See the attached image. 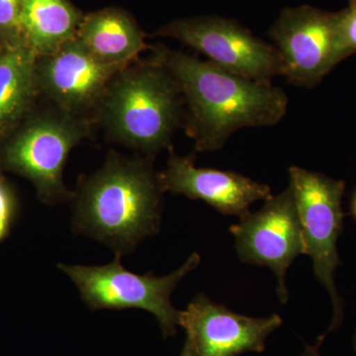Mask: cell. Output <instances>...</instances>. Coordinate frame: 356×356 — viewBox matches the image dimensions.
Segmentation results:
<instances>
[{
  "instance_id": "6da1fadb",
  "label": "cell",
  "mask_w": 356,
  "mask_h": 356,
  "mask_svg": "<svg viewBox=\"0 0 356 356\" xmlns=\"http://www.w3.org/2000/svg\"><path fill=\"white\" fill-rule=\"evenodd\" d=\"M149 50L179 86L184 128L199 153L219 151L236 131L270 127L287 113L286 92L273 83L232 74L161 43L149 46Z\"/></svg>"
},
{
  "instance_id": "7a4b0ae2",
  "label": "cell",
  "mask_w": 356,
  "mask_h": 356,
  "mask_svg": "<svg viewBox=\"0 0 356 356\" xmlns=\"http://www.w3.org/2000/svg\"><path fill=\"white\" fill-rule=\"evenodd\" d=\"M154 159L111 151L99 170L79 179L72 201V231L131 254L159 231L165 193Z\"/></svg>"
},
{
  "instance_id": "3957f363",
  "label": "cell",
  "mask_w": 356,
  "mask_h": 356,
  "mask_svg": "<svg viewBox=\"0 0 356 356\" xmlns=\"http://www.w3.org/2000/svg\"><path fill=\"white\" fill-rule=\"evenodd\" d=\"M184 120L179 86L153 55L114 76L95 115L110 140L151 159L172 149Z\"/></svg>"
},
{
  "instance_id": "277c9868",
  "label": "cell",
  "mask_w": 356,
  "mask_h": 356,
  "mask_svg": "<svg viewBox=\"0 0 356 356\" xmlns=\"http://www.w3.org/2000/svg\"><path fill=\"white\" fill-rule=\"evenodd\" d=\"M92 119L51 108L37 115L7 140L2 163L36 187L48 205L72 201L74 191L64 181V170L72 149L88 137Z\"/></svg>"
},
{
  "instance_id": "5b68a950",
  "label": "cell",
  "mask_w": 356,
  "mask_h": 356,
  "mask_svg": "<svg viewBox=\"0 0 356 356\" xmlns=\"http://www.w3.org/2000/svg\"><path fill=\"white\" fill-rule=\"evenodd\" d=\"M120 255L106 266L58 264L76 285L84 303L92 310L140 309L153 314L165 337L177 334L179 311L170 301L178 283L197 268L200 255L192 254L184 266L168 275L136 274L122 266Z\"/></svg>"
},
{
  "instance_id": "8992f818",
  "label": "cell",
  "mask_w": 356,
  "mask_h": 356,
  "mask_svg": "<svg viewBox=\"0 0 356 356\" xmlns=\"http://www.w3.org/2000/svg\"><path fill=\"white\" fill-rule=\"evenodd\" d=\"M290 182L305 241L306 254L313 261L314 273L332 297L334 318L330 329L318 339L320 346L327 332L341 325L343 302L337 293L334 273L341 266L337 243L343 232L341 202L346 182L293 165Z\"/></svg>"
},
{
  "instance_id": "52a82bcc",
  "label": "cell",
  "mask_w": 356,
  "mask_h": 356,
  "mask_svg": "<svg viewBox=\"0 0 356 356\" xmlns=\"http://www.w3.org/2000/svg\"><path fill=\"white\" fill-rule=\"evenodd\" d=\"M154 36L177 40L220 69L252 81L273 83L282 72V60L274 44L257 38L236 21L220 16L175 20Z\"/></svg>"
},
{
  "instance_id": "ba28073f",
  "label": "cell",
  "mask_w": 356,
  "mask_h": 356,
  "mask_svg": "<svg viewBox=\"0 0 356 356\" xmlns=\"http://www.w3.org/2000/svg\"><path fill=\"white\" fill-rule=\"evenodd\" d=\"M268 36L282 60L281 76L299 88H315L348 58L339 36L337 13L311 6L283 9Z\"/></svg>"
},
{
  "instance_id": "9c48e42d",
  "label": "cell",
  "mask_w": 356,
  "mask_h": 356,
  "mask_svg": "<svg viewBox=\"0 0 356 356\" xmlns=\"http://www.w3.org/2000/svg\"><path fill=\"white\" fill-rule=\"evenodd\" d=\"M241 261L266 266L275 274L281 303L289 298L286 273L300 254H306L305 241L291 187L268 197L259 211L240 218L229 228Z\"/></svg>"
},
{
  "instance_id": "30bf717a",
  "label": "cell",
  "mask_w": 356,
  "mask_h": 356,
  "mask_svg": "<svg viewBox=\"0 0 356 356\" xmlns=\"http://www.w3.org/2000/svg\"><path fill=\"white\" fill-rule=\"evenodd\" d=\"M123 69L103 64L76 37L55 53L37 58V90L54 106L95 122L110 83Z\"/></svg>"
},
{
  "instance_id": "8fae6325",
  "label": "cell",
  "mask_w": 356,
  "mask_h": 356,
  "mask_svg": "<svg viewBox=\"0 0 356 356\" xmlns=\"http://www.w3.org/2000/svg\"><path fill=\"white\" fill-rule=\"evenodd\" d=\"M282 325L277 314L266 318L240 315L197 295L184 311H179L178 325L197 356H238L262 353L266 341Z\"/></svg>"
},
{
  "instance_id": "7c38bea8",
  "label": "cell",
  "mask_w": 356,
  "mask_h": 356,
  "mask_svg": "<svg viewBox=\"0 0 356 356\" xmlns=\"http://www.w3.org/2000/svg\"><path fill=\"white\" fill-rule=\"evenodd\" d=\"M168 165L159 172L163 191L201 200L218 212L241 218L250 206L271 196L268 185L241 173L216 168H198L195 156H179L170 149Z\"/></svg>"
},
{
  "instance_id": "4fadbf2b",
  "label": "cell",
  "mask_w": 356,
  "mask_h": 356,
  "mask_svg": "<svg viewBox=\"0 0 356 356\" xmlns=\"http://www.w3.org/2000/svg\"><path fill=\"white\" fill-rule=\"evenodd\" d=\"M76 38L103 64L122 67L139 60L149 48L136 21L114 7L83 15Z\"/></svg>"
},
{
  "instance_id": "5bb4252c",
  "label": "cell",
  "mask_w": 356,
  "mask_h": 356,
  "mask_svg": "<svg viewBox=\"0 0 356 356\" xmlns=\"http://www.w3.org/2000/svg\"><path fill=\"white\" fill-rule=\"evenodd\" d=\"M37 57L23 41L6 43L0 54V139L31 110L38 95Z\"/></svg>"
},
{
  "instance_id": "9a60e30c",
  "label": "cell",
  "mask_w": 356,
  "mask_h": 356,
  "mask_svg": "<svg viewBox=\"0 0 356 356\" xmlns=\"http://www.w3.org/2000/svg\"><path fill=\"white\" fill-rule=\"evenodd\" d=\"M83 18L69 0H24L21 38L37 58L44 57L76 38Z\"/></svg>"
},
{
  "instance_id": "2e32d148",
  "label": "cell",
  "mask_w": 356,
  "mask_h": 356,
  "mask_svg": "<svg viewBox=\"0 0 356 356\" xmlns=\"http://www.w3.org/2000/svg\"><path fill=\"white\" fill-rule=\"evenodd\" d=\"M24 0H0V32L7 37L6 43L22 41L20 18Z\"/></svg>"
},
{
  "instance_id": "e0dca14e",
  "label": "cell",
  "mask_w": 356,
  "mask_h": 356,
  "mask_svg": "<svg viewBox=\"0 0 356 356\" xmlns=\"http://www.w3.org/2000/svg\"><path fill=\"white\" fill-rule=\"evenodd\" d=\"M339 36L348 57L356 54V0L337 13Z\"/></svg>"
},
{
  "instance_id": "ac0fdd59",
  "label": "cell",
  "mask_w": 356,
  "mask_h": 356,
  "mask_svg": "<svg viewBox=\"0 0 356 356\" xmlns=\"http://www.w3.org/2000/svg\"><path fill=\"white\" fill-rule=\"evenodd\" d=\"M14 214V201L10 191L0 177V241L8 233Z\"/></svg>"
},
{
  "instance_id": "d6986e66",
  "label": "cell",
  "mask_w": 356,
  "mask_h": 356,
  "mask_svg": "<svg viewBox=\"0 0 356 356\" xmlns=\"http://www.w3.org/2000/svg\"><path fill=\"white\" fill-rule=\"evenodd\" d=\"M350 215L356 222V187L351 193L350 199Z\"/></svg>"
},
{
  "instance_id": "ffe728a7",
  "label": "cell",
  "mask_w": 356,
  "mask_h": 356,
  "mask_svg": "<svg viewBox=\"0 0 356 356\" xmlns=\"http://www.w3.org/2000/svg\"><path fill=\"white\" fill-rule=\"evenodd\" d=\"M179 356H197L193 348H192L191 343L187 339L185 341L184 348H182Z\"/></svg>"
},
{
  "instance_id": "44dd1931",
  "label": "cell",
  "mask_w": 356,
  "mask_h": 356,
  "mask_svg": "<svg viewBox=\"0 0 356 356\" xmlns=\"http://www.w3.org/2000/svg\"><path fill=\"white\" fill-rule=\"evenodd\" d=\"M304 356H321L318 353V348L317 346H306L305 353Z\"/></svg>"
},
{
  "instance_id": "7402d4cb",
  "label": "cell",
  "mask_w": 356,
  "mask_h": 356,
  "mask_svg": "<svg viewBox=\"0 0 356 356\" xmlns=\"http://www.w3.org/2000/svg\"><path fill=\"white\" fill-rule=\"evenodd\" d=\"M355 350L356 351V332H355Z\"/></svg>"
},
{
  "instance_id": "603a6c76",
  "label": "cell",
  "mask_w": 356,
  "mask_h": 356,
  "mask_svg": "<svg viewBox=\"0 0 356 356\" xmlns=\"http://www.w3.org/2000/svg\"><path fill=\"white\" fill-rule=\"evenodd\" d=\"M1 51H2V49H0V54H1Z\"/></svg>"
}]
</instances>
